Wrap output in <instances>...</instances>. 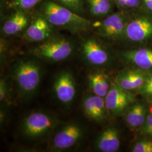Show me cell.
Segmentation results:
<instances>
[{
  "mask_svg": "<svg viewBox=\"0 0 152 152\" xmlns=\"http://www.w3.org/2000/svg\"><path fill=\"white\" fill-rule=\"evenodd\" d=\"M42 15L53 26L71 32H83L92 27V22L64 6L51 1L44 2Z\"/></svg>",
  "mask_w": 152,
  "mask_h": 152,
  "instance_id": "6da1fadb",
  "label": "cell"
},
{
  "mask_svg": "<svg viewBox=\"0 0 152 152\" xmlns=\"http://www.w3.org/2000/svg\"><path fill=\"white\" fill-rule=\"evenodd\" d=\"M42 68L34 59L19 61L14 68V77L19 92L23 98L31 97L40 83Z\"/></svg>",
  "mask_w": 152,
  "mask_h": 152,
  "instance_id": "7a4b0ae2",
  "label": "cell"
},
{
  "mask_svg": "<svg viewBox=\"0 0 152 152\" xmlns=\"http://www.w3.org/2000/svg\"><path fill=\"white\" fill-rule=\"evenodd\" d=\"M124 40L137 45L152 42V14L142 9L131 11Z\"/></svg>",
  "mask_w": 152,
  "mask_h": 152,
  "instance_id": "3957f363",
  "label": "cell"
},
{
  "mask_svg": "<svg viewBox=\"0 0 152 152\" xmlns=\"http://www.w3.org/2000/svg\"><path fill=\"white\" fill-rule=\"evenodd\" d=\"M129 12L117 10L108 16L99 19L92 24L94 32L110 41L124 40Z\"/></svg>",
  "mask_w": 152,
  "mask_h": 152,
  "instance_id": "277c9868",
  "label": "cell"
},
{
  "mask_svg": "<svg viewBox=\"0 0 152 152\" xmlns=\"http://www.w3.org/2000/svg\"><path fill=\"white\" fill-rule=\"evenodd\" d=\"M74 45L65 38H50L42 42L32 50L33 55L42 60L58 62L70 57Z\"/></svg>",
  "mask_w": 152,
  "mask_h": 152,
  "instance_id": "5b68a950",
  "label": "cell"
},
{
  "mask_svg": "<svg viewBox=\"0 0 152 152\" xmlns=\"http://www.w3.org/2000/svg\"><path fill=\"white\" fill-rule=\"evenodd\" d=\"M59 124L51 114L35 112L27 115L22 122L23 135L29 139H37L48 135Z\"/></svg>",
  "mask_w": 152,
  "mask_h": 152,
  "instance_id": "8992f818",
  "label": "cell"
},
{
  "mask_svg": "<svg viewBox=\"0 0 152 152\" xmlns=\"http://www.w3.org/2000/svg\"><path fill=\"white\" fill-rule=\"evenodd\" d=\"M136 99L134 94L127 91L114 82L111 85L105 102L108 114L117 117L123 114L126 109L134 103Z\"/></svg>",
  "mask_w": 152,
  "mask_h": 152,
  "instance_id": "52a82bcc",
  "label": "cell"
},
{
  "mask_svg": "<svg viewBox=\"0 0 152 152\" xmlns=\"http://www.w3.org/2000/svg\"><path fill=\"white\" fill-rule=\"evenodd\" d=\"M81 126L76 123H69L63 126L56 132L50 147L55 151H63L77 144L83 136Z\"/></svg>",
  "mask_w": 152,
  "mask_h": 152,
  "instance_id": "ba28073f",
  "label": "cell"
},
{
  "mask_svg": "<svg viewBox=\"0 0 152 152\" xmlns=\"http://www.w3.org/2000/svg\"><path fill=\"white\" fill-rule=\"evenodd\" d=\"M53 90L58 100L65 105L71 104L76 94V83L71 72L61 71L55 77Z\"/></svg>",
  "mask_w": 152,
  "mask_h": 152,
  "instance_id": "9c48e42d",
  "label": "cell"
},
{
  "mask_svg": "<svg viewBox=\"0 0 152 152\" xmlns=\"http://www.w3.org/2000/svg\"><path fill=\"white\" fill-rule=\"evenodd\" d=\"M81 51L85 60L91 65H104L109 60L108 50L94 37H88L82 41Z\"/></svg>",
  "mask_w": 152,
  "mask_h": 152,
  "instance_id": "30bf717a",
  "label": "cell"
},
{
  "mask_svg": "<svg viewBox=\"0 0 152 152\" xmlns=\"http://www.w3.org/2000/svg\"><path fill=\"white\" fill-rule=\"evenodd\" d=\"M82 108L88 118L98 123L103 122L108 114L105 99L95 94L85 96L82 101Z\"/></svg>",
  "mask_w": 152,
  "mask_h": 152,
  "instance_id": "8fae6325",
  "label": "cell"
},
{
  "mask_svg": "<svg viewBox=\"0 0 152 152\" xmlns=\"http://www.w3.org/2000/svg\"><path fill=\"white\" fill-rule=\"evenodd\" d=\"M51 26L42 15L37 16L26 28L24 37L31 42H44L51 37Z\"/></svg>",
  "mask_w": 152,
  "mask_h": 152,
  "instance_id": "7c38bea8",
  "label": "cell"
},
{
  "mask_svg": "<svg viewBox=\"0 0 152 152\" xmlns=\"http://www.w3.org/2000/svg\"><path fill=\"white\" fill-rule=\"evenodd\" d=\"M125 60L143 70L152 69V48L139 47L124 51L121 54Z\"/></svg>",
  "mask_w": 152,
  "mask_h": 152,
  "instance_id": "4fadbf2b",
  "label": "cell"
},
{
  "mask_svg": "<svg viewBox=\"0 0 152 152\" xmlns=\"http://www.w3.org/2000/svg\"><path fill=\"white\" fill-rule=\"evenodd\" d=\"M120 146L119 132L113 127H109L104 130L96 141V147L101 152H117Z\"/></svg>",
  "mask_w": 152,
  "mask_h": 152,
  "instance_id": "5bb4252c",
  "label": "cell"
},
{
  "mask_svg": "<svg viewBox=\"0 0 152 152\" xmlns=\"http://www.w3.org/2000/svg\"><path fill=\"white\" fill-rule=\"evenodd\" d=\"M145 79V77L140 71L129 69L120 73L115 81L124 89L131 91L140 88Z\"/></svg>",
  "mask_w": 152,
  "mask_h": 152,
  "instance_id": "9a60e30c",
  "label": "cell"
},
{
  "mask_svg": "<svg viewBox=\"0 0 152 152\" xmlns=\"http://www.w3.org/2000/svg\"><path fill=\"white\" fill-rule=\"evenodd\" d=\"M29 26L27 15L22 10H18L4 23L2 31L4 34L12 36L20 32Z\"/></svg>",
  "mask_w": 152,
  "mask_h": 152,
  "instance_id": "2e32d148",
  "label": "cell"
},
{
  "mask_svg": "<svg viewBox=\"0 0 152 152\" xmlns=\"http://www.w3.org/2000/svg\"><path fill=\"white\" fill-rule=\"evenodd\" d=\"M87 80L89 88L94 94L103 98L107 96L111 85L103 73L96 72L90 73Z\"/></svg>",
  "mask_w": 152,
  "mask_h": 152,
  "instance_id": "e0dca14e",
  "label": "cell"
},
{
  "mask_svg": "<svg viewBox=\"0 0 152 152\" xmlns=\"http://www.w3.org/2000/svg\"><path fill=\"white\" fill-rule=\"evenodd\" d=\"M90 14L99 19H102L116 11L112 0H86Z\"/></svg>",
  "mask_w": 152,
  "mask_h": 152,
  "instance_id": "ac0fdd59",
  "label": "cell"
},
{
  "mask_svg": "<svg viewBox=\"0 0 152 152\" xmlns=\"http://www.w3.org/2000/svg\"><path fill=\"white\" fill-rule=\"evenodd\" d=\"M147 118V110L145 106L136 104L132 106L125 114V121L132 128H137L144 125Z\"/></svg>",
  "mask_w": 152,
  "mask_h": 152,
  "instance_id": "d6986e66",
  "label": "cell"
},
{
  "mask_svg": "<svg viewBox=\"0 0 152 152\" xmlns=\"http://www.w3.org/2000/svg\"><path fill=\"white\" fill-rule=\"evenodd\" d=\"M117 10L134 11L142 9L141 0H112Z\"/></svg>",
  "mask_w": 152,
  "mask_h": 152,
  "instance_id": "ffe728a7",
  "label": "cell"
},
{
  "mask_svg": "<svg viewBox=\"0 0 152 152\" xmlns=\"http://www.w3.org/2000/svg\"><path fill=\"white\" fill-rule=\"evenodd\" d=\"M60 5L79 14L83 11L84 0H56Z\"/></svg>",
  "mask_w": 152,
  "mask_h": 152,
  "instance_id": "44dd1931",
  "label": "cell"
},
{
  "mask_svg": "<svg viewBox=\"0 0 152 152\" xmlns=\"http://www.w3.org/2000/svg\"><path fill=\"white\" fill-rule=\"evenodd\" d=\"M41 0H12L11 6L21 10H28L32 8Z\"/></svg>",
  "mask_w": 152,
  "mask_h": 152,
  "instance_id": "7402d4cb",
  "label": "cell"
},
{
  "mask_svg": "<svg viewBox=\"0 0 152 152\" xmlns=\"http://www.w3.org/2000/svg\"><path fill=\"white\" fill-rule=\"evenodd\" d=\"M134 152H152V142L149 140H142L137 142L133 147Z\"/></svg>",
  "mask_w": 152,
  "mask_h": 152,
  "instance_id": "603a6c76",
  "label": "cell"
},
{
  "mask_svg": "<svg viewBox=\"0 0 152 152\" xmlns=\"http://www.w3.org/2000/svg\"><path fill=\"white\" fill-rule=\"evenodd\" d=\"M140 91L142 94L152 98V75L146 78L144 83L140 89Z\"/></svg>",
  "mask_w": 152,
  "mask_h": 152,
  "instance_id": "cb8c5ba5",
  "label": "cell"
},
{
  "mask_svg": "<svg viewBox=\"0 0 152 152\" xmlns=\"http://www.w3.org/2000/svg\"><path fill=\"white\" fill-rule=\"evenodd\" d=\"M144 125V132L152 136V107H150L149 108V112Z\"/></svg>",
  "mask_w": 152,
  "mask_h": 152,
  "instance_id": "d4e9b609",
  "label": "cell"
},
{
  "mask_svg": "<svg viewBox=\"0 0 152 152\" xmlns=\"http://www.w3.org/2000/svg\"><path fill=\"white\" fill-rule=\"evenodd\" d=\"M7 96V85L4 79L1 78L0 81V100L4 102Z\"/></svg>",
  "mask_w": 152,
  "mask_h": 152,
  "instance_id": "484cf974",
  "label": "cell"
},
{
  "mask_svg": "<svg viewBox=\"0 0 152 152\" xmlns=\"http://www.w3.org/2000/svg\"><path fill=\"white\" fill-rule=\"evenodd\" d=\"M142 9L152 14V0H141Z\"/></svg>",
  "mask_w": 152,
  "mask_h": 152,
  "instance_id": "4316f807",
  "label": "cell"
}]
</instances>
